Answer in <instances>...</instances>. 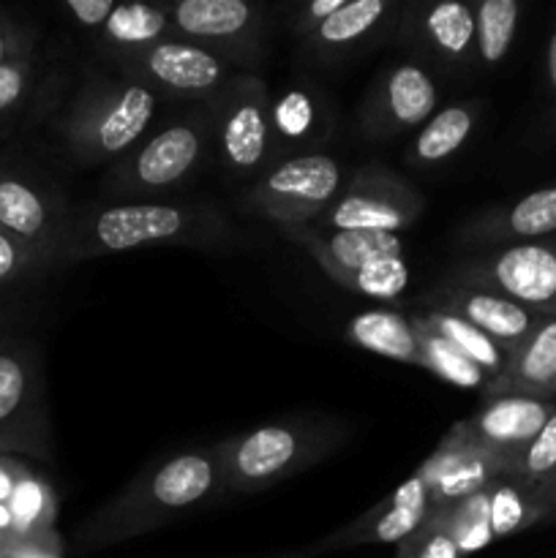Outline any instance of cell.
<instances>
[{"label": "cell", "instance_id": "cell-1", "mask_svg": "<svg viewBox=\"0 0 556 558\" xmlns=\"http://www.w3.org/2000/svg\"><path fill=\"white\" fill-rule=\"evenodd\" d=\"M221 483L216 452H183L153 466L120 499L90 521L93 545H109L164 526L183 510L200 505Z\"/></svg>", "mask_w": 556, "mask_h": 558}, {"label": "cell", "instance_id": "cell-2", "mask_svg": "<svg viewBox=\"0 0 556 558\" xmlns=\"http://www.w3.org/2000/svg\"><path fill=\"white\" fill-rule=\"evenodd\" d=\"M458 287L501 294L540 316H556V234L529 243L496 245L458 270Z\"/></svg>", "mask_w": 556, "mask_h": 558}, {"label": "cell", "instance_id": "cell-3", "mask_svg": "<svg viewBox=\"0 0 556 558\" xmlns=\"http://www.w3.org/2000/svg\"><path fill=\"white\" fill-rule=\"evenodd\" d=\"M314 441L294 425H262L218 447V477L232 490H262L316 461Z\"/></svg>", "mask_w": 556, "mask_h": 558}, {"label": "cell", "instance_id": "cell-4", "mask_svg": "<svg viewBox=\"0 0 556 558\" xmlns=\"http://www.w3.org/2000/svg\"><path fill=\"white\" fill-rule=\"evenodd\" d=\"M341 163L325 153L283 158L256 183L251 202L281 227L311 223L341 194Z\"/></svg>", "mask_w": 556, "mask_h": 558}, {"label": "cell", "instance_id": "cell-5", "mask_svg": "<svg viewBox=\"0 0 556 558\" xmlns=\"http://www.w3.org/2000/svg\"><path fill=\"white\" fill-rule=\"evenodd\" d=\"M153 114L156 96L150 87L136 80L104 82L93 85L90 98L82 107L76 136L93 161L112 158L131 150L145 136Z\"/></svg>", "mask_w": 556, "mask_h": 558}, {"label": "cell", "instance_id": "cell-6", "mask_svg": "<svg viewBox=\"0 0 556 558\" xmlns=\"http://www.w3.org/2000/svg\"><path fill=\"white\" fill-rule=\"evenodd\" d=\"M423 213V199L409 183L382 169L360 172L343 194L316 218L322 229H358V232H396L412 227Z\"/></svg>", "mask_w": 556, "mask_h": 558}, {"label": "cell", "instance_id": "cell-7", "mask_svg": "<svg viewBox=\"0 0 556 558\" xmlns=\"http://www.w3.org/2000/svg\"><path fill=\"white\" fill-rule=\"evenodd\" d=\"M196 223H200L196 213L178 205H156V202L109 205L93 213L87 254H118L145 245L183 243L194 234Z\"/></svg>", "mask_w": 556, "mask_h": 558}, {"label": "cell", "instance_id": "cell-8", "mask_svg": "<svg viewBox=\"0 0 556 558\" xmlns=\"http://www.w3.org/2000/svg\"><path fill=\"white\" fill-rule=\"evenodd\" d=\"M229 87L232 90L218 109V150L229 172L249 178L259 174L270 161V98L265 96L259 82L240 80Z\"/></svg>", "mask_w": 556, "mask_h": 558}, {"label": "cell", "instance_id": "cell-9", "mask_svg": "<svg viewBox=\"0 0 556 558\" xmlns=\"http://www.w3.org/2000/svg\"><path fill=\"white\" fill-rule=\"evenodd\" d=\"M418 472L428 485L431 512H442L488 488L496 477L507 474V466L488 450L474 445L463 425L456 423Z\"/></svg>", "mask_w": 556, "mask_h": 558}, {"label": "cell", "instance_id": "cell-10", "mask_svg": "<svg viewBox=\"0 0 556 558\" xmlns=\"http://www.w3.org/2000/svg\"><path fill=\"white\" fill-rule=\"evenodd\" d=\"M205 125L200 120H178L147 136L118 169L125 185L140 191H161L189 178L205 156Z\"/></svg>", "mask_w": 556, "mask_h": 558}, {"label": "cell", "instance_id": "cell-11", "mask_svg": "<svg viewBox=\"0 0 556 558\" xmlns=\"http://www.w3.org/2000/svg\"><path fill=\"white\" fill-rule=\"evenodd\" d=\"M556 412V401L532 396H491L485 398L478 414L469 420H461L463 430L474 445L488 450L491 456L499 458L510 474L512 461L527 450L529 441L543 430L551 414Z\"/></svg>", "mask_w": 556, "mask_h": 558}, {"label": "cell", "instance_id": "cell-12", "mask_svg": "<svg viewBox=\"0 0 556 558\" xmlns=\"http://www.w3.org/2000/svg\"><path fill=\"white\" fill-rule=\"evenodd\" d=\"M431 515V496L423 474L414 472L390 499L382 501L363 518L349 523L347 529H338L330 537L316 543L311 554L322 556L330 550H349L360 545H401L412 537L425 518Z\"/></svg>", "mask_w": 556, "mask_h": 558}, {"label": "cell", "instance_id": "cell-13", "mask_svg": "<svg viewBox=\"0 0 556 558\" xmlns=\"http://www.w3.org/2000/svg\"><path fill=\"white\" fill-rule=\"evenodd\" d=\"M425 308L445 311V314L458 316V319L469 322L494 338L499 347H505L512 354L523 343V338L540 325L543 316L534 311L523 308V305L512 303V300L501 298V294L488 292V289L478 287H439L425 298Z\"/></svg>", "mask_w": 556, "mask_h": 558}, {"label": "cell", "instance_id": "cell-14", "mask_svg": "<svg viewBox=\"0 0 556 558\" xmlns=\"http://www.w3.org/2000/svg\"><path fill=\"white\" fill-rule=\"evenodd\" d=\"M283 232L298 240L333 281H341L347 272L374 265V262L403 256V238L396 232L322 229L316 223H294V227H283Z\"/></svg>", "mask_w": 556, "mask_h": 558}, {"label": "cell", "instance_id": "cell-15", "mask_svg": "<svg viewBox=\"0 0 556 558\" xmlns=\"http://www.w3.org/2000/svg\"><path fill=\"white\" fill-rule=\"evenodd\" d=\"M136 63L158 85L172 93H185V96L213 93L227 74V63L216 52L200 44L180 41V38H164L153 47L140 49Z\"/></svg>", "mask_w": 556, "mask_h": 558}, {"label": "cell", "instance_id": "cell-16", "mask_svg": "<svg viewBox=\"0 0 556 558\" xmlns=\"http://www.w3.org/2000/svg\"><path fill=\"white\" fill-rule=\"evenodd\" d=\"M507 392L556 401V316H543L521 347L512 349L505 376L496 379L483 398Z\"/></svg>", "mask_w": 556, "mask_h": 558}, {"label": "cell", "instance_id": "cell-17", "mask_svg": "<svg viewBox=\"0 0 556 558\" xmlns=\"http://www.w3.org/2000/svg\"><path fill=\"white\" fill-rule=\"evenodd\" d=\"M556 234V183L529 191L512 205L478 218L469 227L467 238L472 243L510 245L545 240Z\"/></svg>", "mask_w": 556, "mask_h": 558}, {"label": "cell", "instance_id": "cell-18", "mask_svg": "<svg viewBox=\"0 0 556 558\" xmlns=\"http://www.w3.org/2000/svg\"><path fill=\"white\" fill-rule=\"evenodd\" d=\"M436 109V85L420 65L401 63L385 76L376 93L374 120L387 134L428 123Z\"/></svg>", "mask_w": 556, "mask_h": 558}, {"label": "cell", "instance_id": "cell-19", "mask_svg": "<svg viewBox=\"0 0 556 558\" xmlns=\"http://www.w3.org/2000/svg\"><path fill=\"white\" fill-rule=\"evenodd\" d=\"M347 336L365 352L423 368L420 338L412 325V316H403L398 311L387 308L363 311L354 319H349Z\"/></svg>", "mask_w": 556, "mask_h": 558}, {"label": "cell", "instance_id": "cell-20", "mask_svg": "<svg viewBox=\"0 0 556 558\" xmlns=\"http://www.w3.org/2000/svg\"><path fill=\"white\" fill-rule=\"evenodd\" d=\"M167 14L174 31L196 41H229L254 25V9L243 0H183Z\"/></svg>", "mask_w": 556, "mask_h": 558}, {"label": "cell", "instance_id": "cell-21", "mask_svg": "<svg viewBox=\"0 0 556 558\" xmlns=\"http://www.w3.org/2000/svg\"><path fill=\"white\" fill-rule=\"evenodd\" d=\"M488 515L494 539L512 537L537 523H548V512L537 490L512 474H501L488 485Z\"/></svg>", "mask_w": 556, "mask_h": 558}, {"label": "cell", "instance_id": "cell-22", "mask_svg": "<svg viewBox=\"0 0 556 558\" xmlns=\"http://www.w3.org/2000/svg\"><path fill=\"white\" fill-rule=\"evenodd\" d=\"M418 316L425 327L442 336L445 341H450L469 363L478 365L485 376L494 385L496 379H501L507 371V363H510V352L505 347L488 338L485 332H480L478 327H472L469 322L458 319V316L445 314V311H434V308H423Z\"/></svg>", "mask_w": 556, "mask_h": 558}, {"label": "cell", "instance_id": "cell-23", "mask_svg": "<svg viewBox=\"0 0 556 558\" xmlns=\"http://www.w3.org/2000/svg\"><path fill=\"white\" fill-rule=\"evenodd\" d=\"M392 5L387 0H349L330 20L322 22L305 41L316 49H347L365 41L376 27H382Z\"/></svg>", "mask_w": 556, "mask_h": 558}, {"label": "cell", "instance_id": "cell-24", "mask_svg": "<svg viewBox=\"0 0 556 558\" xmlns=\"http://www.w3.org/2000/svg\"><path fill=\"white\" fill-rule=\"evenodd\" d=\"M319 101L305 87H289L270 101V136L278 150L319 140Z\"/></svg>", "mask_w": 556, "mask_h": 558}, {"label": "cell", "instance_id": "cell-25", "mask_svg": "<svg viewBox=\"0 0 556 558\" xmlns=\"http://www.w3.org/2000/svg\"><path fill=\"white\" fill-rule=\"evenodd\" d=\"M474 120H478L474 104H450L439 109L414 136L412 158L418 163H439L450 158L469 140Z\"/></svg>", "mask_w": 556, "mask_h": 558}, {"label": "cell", "instance_id": "cell-26", "mask_svg": "<svg viewBox=\"0 0 556 558\" xmlns=\"http://www.w3.org/2000/svg\"><path fill=\"white\" fill-rule=\"evenodd\" d=\"M523 5L518 0H483L474 9V52L488 69L499 65L516 41Z\"/></svg>", "mask_w": 556, "mask_h": 558}, {"label": "cell", "instance_id": "cell-27", "mask_svg": "<svg viewBox=\"0 0 556 558\" xmlns=\"http://www.w3.org/2000/svg\"><path fill=\"white\" fill-rule=\"evenodd\" d=\"M412 325L418 330L420 338V354H423V368L431 371L434 376H439L442 381L452 387H461V390H480L485 392L491 387V379L478 368L474 363H469L450 341H445L442 336H436L431 327H425L418 316H412Z\"/></svg>", "mask_w": 556, "mask_h": 558}, {"label": "cell", "instance_id": "cell-28", "mask_svg": "<svg viewBox=\"0 0 556 558\" xmlns=\"http://www.w3.org/2000/svg\"><path fill=\"white\" fill-rule=\"evenodd\" d=\"M425 36L431 47L450 60H467L474 49V9L467 3H436L425 11Z\"/></svg>", "mask_w": 556, "mask_h": 558}, {"label": "cell", "instance_id": "cell-29", "mask_svg": "<svg viewBox=\"0 0 556 558\" xmlns=\"http://www.w3.org/2000/svg\"><path fill=\"white\" fill-rule=\"evenodd\" d=\"M169 27L172 25H169L167 9H156V5L145 3L114 5L109 20L104 22V38L112 41L114 47L136 49L140 52V49L164 41V33Z\"/></svg>", "mask_w": 556, "mask_h": 558}, {"label": "cell", "instance_id": "cell-30", "mask_svg": "<svg viewBox=\"0 0 556 558\" xmlns=\"http://www.w3.org/2000/svg\"><path fill=\"white\" fill-rule=\"evenodd\" d=\"M436 521L445 526L452 543L458 545L461 556L478 554V550L488 548L494 543V532H491V515H488V488L478 490L469 499L458 501L456 507L442 512H431Z\"/></svg>", "mask_w": 556, "mask_h": 558}, {"label": "cell", "instance_id": "cell-31", "mask_svg": "<svg viewBox=\"0 0 556 558\" xmlns=\"http://www.w3.org/2000/svg\"><path fill=\"white\" fill-rule=\"evenodd\" d=\"M0 227L20 238H38L47 227V207L41 196L25 183L3 180L0 183Z\"/></svg>", "mask_w": 556, "mask_h": 558}, {"label": "cell", "instance_id": "cell-32", "mask_svg": "<svg viewBox=\"0 0 556 558\" xmlns=\"http://www.w3.org/2000/svg\"><path fill=\"white\" fill-rule=\"evenodd\" d=\"M336 283L338 287L349 289V292L363 294V298L396 300L398 294L409 287V265L403 262V256L382 259L374 262V265L360 267V270L354 272H347V276Z\"/></svg>", "mask_w": 556, "mask_h": 558}, {"label": "cell", "instance_id": "cell-33", "mask_svg": "<svg viewBox=\"0 0 556 558\" xmlns=\"http://www.w3.org/2000/svg\"><path fill=\"white\" fill-rule=\"evenodd\" d=\"M512 477H518L521 483L540 488L545 480H551L556 474V412L551 414L548 423L543 425L537 436L527 445V450L512 461L510 469Z\"/></svg>", "mask_w": 556, "mask_h": 558}, {"label": "cell", "instance_id": "cell-34", "mask_svg": "<svg viewBox=\"0 0 556 558\" xmlns=\"http://www.w3.org/2000/svg\"><path fill=\"white\" fill-rule=\"evenodd\" d=\"M396 558H463L450 534L445 532L436 515L425 518L423 526L398 545Z\"/></svg>", "mask_w": 556, "mask_h": 558}, {"label": "cell", "instance_id": "cell-35", "mask_svg": "<svg viewBox=\"0 0 556 558\" xmlns=\"http://www.w3.org/2000/svg\"><path fill=\"white\" fill-rule=\"evenodd\" d=\"M47 507H49L47 490H44L36 480H22V483L16 485L14 496L9 499L11 523L22 529L33 526V523H38V518L44 515Z\"/></svg>", "mask_w": 556, "mask_h": 558}, {"label": "cell", "instance_id": "cell-36", "mask_svg": "<svg viewBox=\"0 0 556 558\" xmlns=\"http://www.w3.org/2000/svg\"><path fill=\"white\" fill-rule=\"evenodd\" d=\"M27 374L11 354H0V423L14 417L25 401Z\"/></svg>", "mask_w": 556, "mask_h": 558}, {"label": "cell", "instance_id": "cell-37", "mask_svg": "<svg viewBox=\"0 0 556 558\" xmlns=\"http://www.w3.org/2000/svg\"><path fill=\"white\" fill-rule=\"evenodd\" d=\"M343 5V0H314V3H305L298 9V20H294V27L298 33H303V38H309L316 27L325 20H330L338 9Z\"/></svg>", "mask_w": 556, "mask_h": 558}, {"label": "cell", "instance_id": "cell-38", "mask_svg": "<svg viewBox=\"0 0 556 558\" xmlns=\"http://www.w3.org/2000/svg\"><path fill=\"white\" fill-rule=\"evenodd\" d=\"M65 9L76 16V22L85 27H104L109 14L114 11L112 0H69Z\"/></svg>", "mask_w": 556, "mask_h": 558}, {"label": "cell", "instance_id": "cell-39", "mask_svg": "<svg viewBox=\"0 0 556 558\" xmlns=\"http://www.w3.org/2000/svg\"><path fill=\"white\" fill-rule=\"evenodd\" d=\"M25 90V74L16 65H0V109L11 107Z\"/></svg>", "mask_w": 556, "mask_h": 558}, {"label": "cell", "instance_id": "cell-40", "mask_svg": "<svg viewBox=\"0 0 556 558\" xmlns=\"http://www.w3.org/2000/svg\"><path fill=\"white\" fill-rule=\"evenodd\" d=\"M16 262H20V254H16L14 240H11L5 232H0V281L14 272Z\"/></svg>", "mask_w": 556, "mask_h": 558}, {"label": "cell", "instance_id": "cell-41", "mask_svg": "<svg viewBox=\"0 0 556 558\" xmlns=\"http://www.w3.org/2000/svg\"><path fill=\"white\" fill-rule=\"evenodd\" d=\"M545 82H548V90L556 96V25L548 36V47H545Z\"/></svg>", "mask_w": 556, "mask_h": 558}, {"label": "cell", "instance_id": "cell-42", "mask_svg": "<svg viewBox=\"0 0 556 558\" xmlns=\"http://www.w3.org/2000/svg\"><path fill=\"white\" fill-rule=\"evenodd\" d=\"M534 490H537L540 501H543L545 512H548V523H554V518H556V474L551 480H545V483Z\"/></svg>", "mask_w": 556, "mask_h": 558}, {"label": "cell", "instance_id": "cell-43", "mask_svg": "<svg viewBox=\"0 0 556 558\" xmlns=\"http://www.w3.org/2000/svg\"><path fill=\"white\" fill-rule=\"evenodd\" d=\"M16 485H20V483H14V477H11L9 472H3V469H0V505H3V507L9 505V499L14 496Z\"/></svg>", "mask_w": 556, "mask_h": 558}, {"label": "cell", "instance_id": "cell-44", "mask_svg": "<svg viewBox=\"0 0 556 558\" xmlns=\"http://www.w3.org/2000/svg\"><path fill=\"white\" fill-rule=\"evenodd\" d=\"M267 558H316L314 554L309 550H298V554H283V556H267Z\"/></svg>", "mask_w": 556, "mask_h": 558}, {"label": "cell", "instance_id": "cell-45", "mask_svg": "<svg viewBox=\"0 0 556 558\" xmlns=\"http://www.w3.org/2000/svg\"><path fill=\"white\" fill-rule=\"evenodd\" d=\"M3 54H5V47H3V38H0V65H3Z\"/></svg>", "mask_w": 556, "mask_h": 558}, {"label": "cell", "instance_id": "cell-46", "mask_svg": "<svg viewBox=\"0 0 556 558\" xmlns=\"http://www.w3.org/2000/svg\"><path fill=\"white\" fill-rule=\"evenodd\" d=\"M551 123H554V134H556V112H554V120H551Z\"/></svg>", "mask_w": 556, "mask_h": 558}, {"label": "cell", "instance_id": "cell-47", "mask_svg": "<svg viewBox=\"0 0 556 558\" xmlns=\"http://www.w3.org/2000/svg\"><path fill=\"white\" fill-rule=\"evenodd\" d=\"M554 523H556V518H554Z\"/></svg>", "mask_w": 556, "mask_h": 558}]
</instances>
